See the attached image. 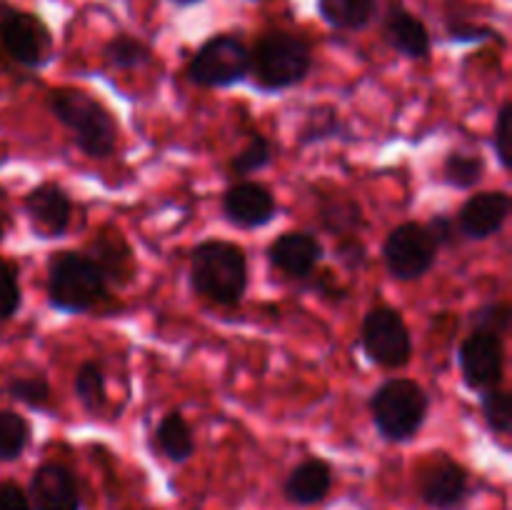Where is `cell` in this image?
Masks as SVG:
<instances>
[{"label": "cell", "mask_w": 512, "mask_h": 510, "mask_svg": "<svg viewBox=\"0 0 512 510\" xmlns=\"http://www.w3.org/2000/svg\"><path fill=\"white\" fill-rule=\"evenodd\" d=\"M50 115L73 133L75 145L83 155L105 160L118 148V123L113 113L95 95L78 88L50 90L45 98Z\"/></svg>", "instance_id": "obj_1"}, {"label": "cell", "mask_w": 512, "mask_h": 510, "mask_svg": "<svg viewBox=\"0 0 512 510\" xmlns=\"http://www.w3.org/2000/svg\"><path fill=\"white\" fill-rule=\"evenodd\" d=\"M190 288L215 305H238L248 290V258L230 240H205L190 253Z\"/></svg>", "instance_id": "obj_2"}, {"label": "cell", "mask_w": 512, "mask_h": 510, "mask_svg": "<svg viewBox=\"0 0 512 510\" xmlns=\"http://www.w3.org/2000/svg\"><path fill=\"white\" fill-rule=\"evenodd\" d=\"M313 70V48L303 35L268 30L250 50V75L268 93L295 88Z\"/></svg>", "instance_id": "obj_3"}, {"label": "cell", "mask_w": 512, "mask_h": 510, "mask_svg": "<svg viewBox=\"0 0 512 510\" xmlns=\"http://www.w3.org/2000/svg\"><path fill=\"white\" fill-rule=\"evenodd\" d=\"M108 298V283L85 253L60 250L48 263V303L65 315L90 313Z\"/></svg>", "instance_id": "obj_4"}, {"label": "cell", "mask_w": 512, "mask_h": 510, "mask_svg": "<svg viewBox=\"0 0 512 510\" xmlns=\"http://www.w3.org/2000/svg\"><path fill=\"white\" fill-rule=\"evenodd\" d=\"M430 398L415 380L393 378L385 380L370 395V415L388 443H408L428 420Z\"/></svg>", "instance_id": "obj_5"}, {"label": "cell", "mask_w": 512, "mask_h": 510, "mask_svg": "<svg viewBox=\"0 0 512 510\" xmlns=\"http://www.w3.org/2000/svg\"><path fill=\"white\" fill-rule=\"evenodd\" d=\"M185 75L198 88H230L250 75V48L233 33L205 40L190 58Z\"/></svg>", "instance_id": "obj_6"}, {"label": "cell", "mask_w": 512, "mask_h": 510, "mask_svg": "<svg viewBox=\"0 0 512 510\" xmlns=\"http://www.w3.org/2000/svg\"><path fill=\"white\" fill-rule=\"evenodd\" d=\"M365 355L380 368H405L413 358V338L403 315L390 305H375L363 320Z\"/></svg>", "instance_id": "obj_7"}, {"label": "cell", "mask_w": 512, "mask_h": 510, "mask_svg": "<svg viewBox=\"0 0 512 510\" xmlns=\"http://www.w3.org/2000/svg\"><path fill=\"white\" fill-rule=\"evenodd\" d=\"M438 260V245L428 235L425 225L400 223L388 233L383 243V263L390 278L420 280Z\"/></svg>", "instance_id": "obj_8"}, {"label": "cell", "mask_w": 512, "mask_h": 510, "mask_svg": "<svg viewBox=\"0 0 512 510\" xmlns=\"http://www.w3.org/2000/svg\"><path fill=\"white\" fill-rule=\"evenodd\" d=\"M0 45L25 68H43L53 58V35L48 25L28 10H5L0 18Z\"/></svg>", "instance_id": "obj_9"}, {"label": "cell", "mask_w": 512, "mask_h": 510, "mask_svg": "<svg viewBox=\"0 0 512 510\" xmlns=\"http://www.w3.org/2000/svg\"><path fill=\"white\" fill-rule=\"evenodd\" d=\"M418 495L430 510H463L470 500V473L450 455H433L418 470Z\"/></svg>", "instance_id": "obj_10"}, {"label": "cell", "mask_w": 512, "mask_h": 510, "mask_svg": "<svg viewBox=\"0 0 512 510\" xmlns=\"http://www.w3.org/2000/svg\"><path fill=\"white\" fill-rule=\"evenodd\" d=\"M460 370L473 390L498 388L505 373V338L488 330H470L460 345Z\"/></svg>", "instance_id": "obj_11"}, {"label": "cell", "mask_w": 512, "mask_h": 510, "mask_svg": "<svg viewBox=\"0 0 512 510\" xmlns=\"http://www.w3.org/2000/svg\"><path fill=\"white\" fill-rule=\"evenodd\" d=\"M512 210V200L505 190H485L470 195L460 208L455 225L458 233L468 240H488L503 230Z\"/></svg>", "instance_id": "obj_12"}, {"label": "cell", "mask_w": 512, "mask_h": 510, "mask_svg": "<svg viewBox=\"0 0 512 510\" xmlns=\"http://www.w3.org/2000/svg\"><path fill=\"white\" fill-rule=\"evenodd\" d=\"M323 258V243L308 230H288L268 245V260L275 270L293 280H308Z\"/></svg>", "instance_id": "obj_13"}, {"label": "cell", "mask_w": 512, "mask_h": 510, "mask_svg": "<svg viewBox=\"0 0 512 510\" xmlns=\"http://www.w3.org/2000/svg\"><path fill=\"white\" fill-rule=\"evenodd\" d=\"M223 215L238 228H263L278 215L275 195L255 180H243L225 190Z\"/></svg>", "instance_id": "obj_14"}, {"label": "cell", "mask_w": 512, "mask_h": 510, "mask_svg": "<svg viewBox=\"0 0 512 510\" xmlns=\"http://www.w3.org/2000/svg\"><path fill=\"white\" fill-rule=\"evenodd\" d=\"M28 498L33 510H80V488L63 463H43L30 475Z\"/></svg>", "instance_id": "obj_15"}, {"label": "cell", "mask_w": 512, "mask_h": 510, "mask_svg": "<svg viewBox=\"0 0 512 510\" xmlns=\"http://www.w3.org/2000/svg\"><path fill=\"white\" fill-rule=\"evenodd\" d=\"M25 213L40 238H60L73 220V200L58 183H40L25 195Z\"/></svg>", "instance_id": "obj_16"}, {"label": "cell", "mask_w": 512, "mask_h": 510, "mask_svg": "<svg viewBox=\"0 0 512 510\" xmlns=\"http://www.w3.org/2000/svg\"><path fill=\"white\" fill-rule=\"evenodd\" d=\"M383 38L395 53L410 60H425L433 48L428 28L400 0H388L383 13Z\"/></svg>", "instance_id": "obj_17"}, {"label": "cell", "mask_w": 512, "mask_h": 510, "mask_svg": "<svg viewBox=\"0 0 512 510\" xmlns=\"http://www.w3.org/2000/svg\"><path fill=\"white\" fill-rule=\"evenodd\" d=\"M88 258L98 265L105 283L125 285L135 275V253L118 228H103L88 245Z\"/></svg>", "instance_id": "obj_18"}, {"label": "cell", "mask_w": 512, "mask_h": 510, "mask_svg": "<svg viewBox=\"0 0 512 510\" xmlns=\"http://www.w3.org/2000/svg\"><path fill=\"white\" fill-rule=\"evenodd\" d=\"M315 218L325 233L335 238H353L365 228V215L358 200L338 190H315Z\"/></svg>", "instance_id": "obj_19"}, {"label": "cell", "mask_w": 512, "mask_h": 510, "mask_svg": "<svg viewBox=\"0 0 512 510\" xmlns=\"http://www.w3.org/2000/svg\"><path fill=\"white\" fill-rule=\"evenodd\" d=\"M330 488H333V468L323 458H308L290 470L283 493L288 503L308 508V505L323 503Z\"/></svg>", "instance_id": "obj_20"}, {"label": "cell", "mask_w": 512, "mask_h": 510, "mask_svg": "<svg viewBox=\"0 0 512 510\" xmlns=\"http://www.w3.org/2000/svg\"><path fill=\"white\" fill-rule=\"evenodd\" d=\"M155 448L170 460V463H185L195 453L193 428L183 418L180 410H170L155 428Z\"/></svg>", "instance_id": "obj_21"}, {"label": "cell", "mask_w": 512, "mask_h": 510, "mask_svg": "<svg viewBox=\"0 0 512 510\" xmlns=\"http://www.w3.org/2000/svg\"><path fill=\"white\" fill-rule=\"evenodd\" d=\"M318 13L333 30H363L378 15V0H318Z\"/></svg>", "instance_id": "obj_22"}, {"label": "cell", "mask_w": 512, "mask_h": 510, "mask_svg": "<svg viewBox=\"0 0 512 510\" xmlns=\"http://www.w3.org/2000/svg\"><path fill=\"white\" fill-rule=\"evenodd\" d=\"M485 160L475 150L455 148L445 155L443 180L458 190H473L483 180Z\"/></svg>", "instance_id": "obj_23"}, {"label": "cell", "mask_w": 512, "mask_h": 510, "mask_svg": "<svg viewBox=\"0 0 512 510\" xmlns=\"http://www.w3.org/2000/svg\"><path fill=\"white\" fill-rule=\"evenodd\" d=\"M103 58L115 70H138L153 60V50H150V45L145 40L128 33H120L105 43Z\"/></svg>", "instance_id": "obj_24"}, {"label": "cell", "mask_w": 512, "mask_h": 510, "mask_svg": "<svg viewBox=\"0 0 512 510\" xmlns=\"http://www.w3.org/2000/svg\"><path fill=\"white\" fill-rule=\"evenodd\" d=\"M73 388L78 400L88 413H100L108 403V385H105V370L103 365L95 360H85L78 368L73 380Z\"/></svg>", "instance_id": "obj_25"}, {"label": "cell", "mask_w": 512, "mask_h": 510, "mask_svg": "<svg viewBox=\"0 0 512 510\" xmlns=\"http://www.w3.org/2000/svg\"><path fill=\"white\" fill-rule=\"evenodd\" d=\"M345 133H348V128H345V123L340 120L338 110H335L333 105H318V108H313L305 115V123L303 128H300V145L340 138V135Z\"/></svg>", "instance_id": "obj_26"}, {"label": "cell", "mask_w": 512, "mask_h": 510, "mask_svg": "<svg viewBox=\"0 0 512 510\" xmlns=\"http://www.w3.org/2000/svg\"><path fill=\"white\" fill-rule=\"evenodd\" d=\"M30 443V425L15 410H0V460L10 463L23 455Z\"/></svg>", "instance_id": "obj_27"}, {"label": "cell", "mask_w": 512, "mask_h": 510, "mask_svg": "<svg viewBox=\"0 0 512 510\" xmlns=\"http://www.w3.org/2000/svg\"><path fill=\"white\" fill-rule=\"evenodd\" d=\"M480 410H483L485 423L495 435L512 433V395L508 390H503L500 385L480 390Z\"/></svg>", "instance_id": "obj_28"}, {"label": "cell", "mask_w": 512, "mask_h": 510, "mask_svg": "<svg viewBox=\"0 0 512 510\" xmlns=\"http://www.w3.org/2000/svg\"><path fill=\"white\" fill-rule=\"evenodd\" d=\"M273 163V148L265 135L255 133L253 138L245 143V148L238 155L230 158V173L233 175H253L258 170H265Z\"/></svg>", "instance_id": "obj_29"}, {"label": "cell", "mask_w": 512, "mask_h": 510, "mask_svg": "<svg viewBox=\"0 0 512 510\" xmlns=\"http://www.w3.org/2000/svg\"><path fill=\"white\" fill-rule=\"evenodd\" d=\"M20 305H23V290H20L18 268L0 258V323L13 320Z\"/></svg>", "instance_id": "obj_30"}, {"label": "cell", "mask_w": 512, "mask_h": 510, "mask_svg": "<svg viewBox=\"0 0 512 510\" xmlns=\"http://www.w3.org/2000/svg\"><path fill=\"white\" fill-rule=\"evenodd\" d=\"M5 393L18 403L30 405V408H40L50 400V383L40 375H28V378H13L5 385Z\"/></svg>", "instance_id": "obj_31"}, {"label": "cell", "mask_w": 512, "mask_h": 510, "mask_svg": "<svg viewBox=\"0 0 512 510\" xmlns=\"http://www.w3.org/2000/svg\"><path fill=\"white\" fill-rule=\"evenodd\" d=\"M510 320L512 310L505 300H493V303L483 305L473 313V328L475 330H488L495 335H508L510 333Z\"/></svg>", "instance_id": "obj_32"}, {"label": "cell", "mask_w": 512, "mask_h": 510, "mask_svg": "<svg viewBox=\"0 0 512 510\" xmlns=\"http://www.w3.org/2000/svg\"><path fill=\"white\" fill-rule=\"evenodd\" d=\"M493 148L498 155V163L505 170H510L512 165V100H505L498 110V118H495L493 128Z\"/></svg>", "instance_id": "obj_33"}, {"label": "cell", "mask_w": 512, "mask_h": 510, "mask_svg": "<svg viewBox=\"0 0 512 510\" xmlns=\"http://www.w3.org/2000/svg\"><path fill=\"white\" fill-rule=\"evenodd\" d=\"M448 35L455 43H485V40L498 38V30L488 25H478L473 20H448Z\"/></svg>", "instance_id": "obj_34"}, {"label": "cell", "mask_w": 512, "mask_h": 510, "mask_svg": "<svg viewBox=\"0 0 512 510\" xmlns=\"http://www.w3.org/2000/svg\"><path fill=\"white\" fill-rule=\"evenodd\" d=\"M308 288L313 290V293L323 295V298L335 300V303H343V300L348 298V288H345V285L340 283V280L335 278L330 270H323V273H318V275H315V273L310 275Z\"/></svg>", "instance_id": "obj_35"}, {"label": "cell", "mask_w": 512, "mask_h": 510, "mask_svg": "<svg viewBox=\"0 0 512 510\" xmlns=\"http://www.w3.org/2000/svg\"><path fill=\"white\" fill-rule=\"evenodd\" d=\"M335 255H338L350 270H360L368 263V250H365V243L358 235H353V238H340Z\"/></svg>", "instance_id": "obj_36"}, {"label": "cell", "mask_w": 512, "mask_h": 510, "mask_svg": "<svg viewBox=\"0 0 512 510\" xmlns=\"http://www.w3.org/2000/svg\"><path fill=\"white\" fill-rule=\"evenodd\" d=\"M425 230H428V235L433 238V243L438 245V248L440 245H453L455 235H458V225H455V220L445 213L433 215V218L428 220V225H425Z\"/></svg>", "instance_id": "obj_37"}, {"label": "cell", "mask_w": 512, "mask_h": 510, "mask_svg": "<svg viewBox=\"0 0 512 510\" xmlns=\"http://www.w3.org/2000/svg\"><path fill=\"white\" fill-rule=\"evenodd\" d=\"M0 510H33L28 493L15 480H0Z\"/></svg>", "instance_id": "obj_38"}, {"label": "cell", "mask_w": 512, "mask_h": 510, "mask_svg": "<svg viewBox=\"0 0 512 510\" xmlns=\"http://www.w3.org/2000/svg\"><path fill=\"white\" fill-rule=\"evenodd\" d=\"M8 223H10V218H8V213H5V190L0 188V238H3Z\"/></svg>", "instance_id": "obj_39"}, {"label": "cell", "mask_w": 512, "mask_h": 510, "mask_svg": "<svg viewBox=\"0 0 512 510\" xmlns=\"http://www.w3.org/2000/svg\"><path fill=\"white\" fill-rule=\"evenodd\" d=\"M168 3H173L175 8H193V5L203 3V0H168Z\"/></svg>", "instance_id": "obj_40"}]
</instances>
